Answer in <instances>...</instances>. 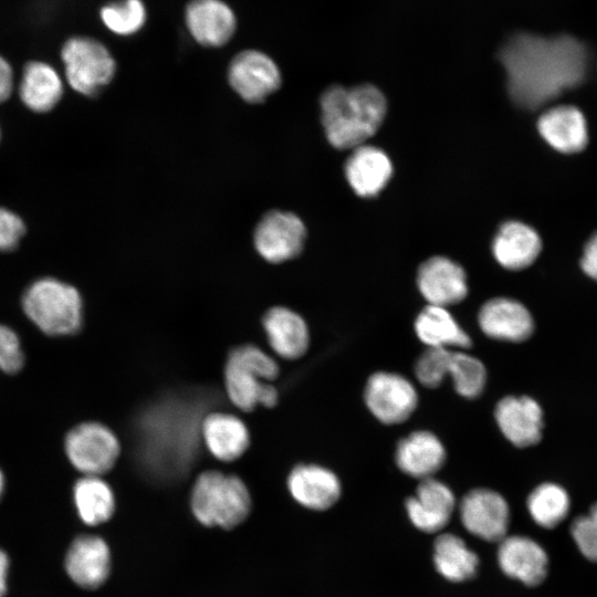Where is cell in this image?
I'll use <instances>...</instances> for the list:
<instances>
[{"label": "cell", "instance_id": "e575fe53", "mask_svg": "<svg viewBox=\"0 0 597 597\" xmlns=\"http://www.w3.org/2000/svg\"><path fill=\"white\" fill-rule=\"evenodd\" d=\"M23 360L18 335L8 326L0 324V369L14 374L22 368Z\"/></svg>", "mask_w": 597, "mask_h": 597}, {"label": "cell", "instance_id": "1f68e13d", "mask_svg": "<svg viewBox=\"0 0 597 597\" xmlns=\"http://www.w3.org/2000/svg\"><path fill=\"white\" fill-rule=\"evenodd\" d=\"M100 17L113 33L132 35L145 24L146 9L142 0H119L103 6Z\"/></svg>", "mask_w": 597, "mask_h": 597}, {"label": "cell", "instance_id": "7402d4cb", "mask_svg": "<svg viewBox=\"0 0 597 597\" xmlns=\"http://www.w3.org/2000/svg\"><path fill=\"white\" fill-rule=\"evenodd\" d=\"M537 129L548 145L564 154L578 153L588 142L586 119L572 105H559L544 112L537 121Z\"/></svg>", "mask_w": 597, "mask_h": 597}, {"label": "cell", "instance_id": "d6a6232c", "mask_svg": "<svg viewBox=\"0 0 597 597\" xmlns=\"http://www.w3.org/2000/svg\"><path fill=\"white\" fill-rule=\"evenodd\" d=\"M451 349L428 347L417 359L415 374L418 381L428 388L441 385L449 375Z\"/></svg>", "mask_w": 597, "mask_h": 597}, {"label": "cell", "instance_id": "9c48e42d", "mask_svg": "<svg viewBox=\"0 0 597 597\" xmlns=\"http://www.w3.org/2000/svg\"><path fill=\"white\" fill-rule=\"evenodd\" d=\"M306 237L303 221L289 211L272 210L259 221L253 243L265 261L277 264L297 256Z\"/></svg>", "mask_w": 597, "mask_h": 597}, {"label": "cell", "instance_id": "e0dca14e", "mask_svg": "<svg viewBox=\"0 0 597 597\" xmlns=\"http://www.w3.org/2000/svg\"><path fill=\"white\" fill-rule=\"evenodd\" d=\"M454 505L452 490L433 478L421 480L415 495L406 501L409 520L426 533L442 530L449 523Z\"/></svg>", "mask_w": 597, "mask_h": 597}, {"label": "cell", "instance_id": "ffe728a7", "mask_svg": "<svg viewBox=\"0 0 597 597\" xmlns=\"http://www.w3.org/2000/svg\"><path fill=\"white\" fill-rule=\"evenodd\" d=\"M201 434L211 455L222 462L240 459L251 444L247 425L235 415L224 411L208 413L201 423Z\"/></svg>", "mask_w": 597, "mask_h": 597}, {"label": "cell", "instance_id": "f546056e", "mask_svg": "<svg viewBox=\"0 0 597 597\" xmlns=\"http://www.w3.org/2000/svg\"><path fill=\"white\" fill-rule=\"evenodd\" d=\"M526 507L538 526L553 528L568 515L570 498L562 485L544 482L531 491L526 499Z\"/></svg>", "mask_w": 597, "mask_h": 597}, {"label": "cell", "instance_id": "8d00e7d4", "mask_svg": "<svg viewBox=\"0 0 597 597\" xmlns=\"http://www.w3.org/2000/svg\"><path fill=\"white\" fill-rule=\"evenodd\" d=\"M580 268L587 276L597 281V232L591 235L584 247Z\"/></svg>", "mask_w": 597, "mask_h": 597}, {"label": "cell", "instance_id": "4dcf8cb0", "mask_svg": "<svg viewBox=\"0 0 597 597\" xmlns=\"http://www.w3.org/2000/svg\"><path fill=\"white\" fill-rule=\"evenodd\" d=\"M449 376L455 391L468 399L479 397L486 384V369L483 363L464 352H451Z\"/></svg>", "mask_w": 597, "mask_h": 597}, {"label": "cell", "instance_id": "d4e9b609", "mask_svg": "<svg viewBox=\"0 0 597 597\" xmlns=\"http://www.w3.org/2000/svg\"><path fill=\"white\" fill-rule=\"evenodd\" d=\"M537 232L530 226L509 221L499 229L492 251L496 261L507 270H522L531 265L541 252Z\"/></svg>", "mask_w": 597, "mask_h": 597}, {"label": "cell", "instance_id": "7c38bea8", "mask_svg": "<svg viewBox=\"0 0 597 597\" xmlns=\"http://www.w3.org/2000/svg\"><path fill=\"white\" fill-rule=\"evenodd\" d=\"M496 425L502 434L515 447L526 448L542 439L543 410L528 396H506L494 409Z\"/></svg>", "mask_w": 597, "mask_h": 597}, {"label": "cell", "instance_id": "f35d334b", "mask_svg": "<svg viewBox=\"0 0 597 597\" xmlns=\"http://www.w3.org/2000/svg\"><path fill=\"white\" fill-rule=\"evenodd\" d=\"M9 561L4 552L0 549V597H2L7 589V573Z\"/></svg>", "mask_w": 597, "mask_h": 597}, {"label": "cell", "instance_id": "52a82bcc", "mask_svg": "<svg viewBox=\"0 0 597 597\" xmlns=\"http://www.w3.org/2000/svg\"><path fill=\"white\" fill-rule=\"evenodd\" d=\"M65 452L71 463L84 475L101 476L116 464L121 442L105 425L84 422L66 436Z\"/></svg>", "mask_w": 597, "mask_h": 597}, {"label": "cell", "instance_id": "8992f818", "mask_svg": "<svg viewBox=\"0 0 597 597\" xmlns=\"http://www.w3.org/2000/svg\"><path fill=\"white\" fill-rule=\"evenodd\" d=\"M61 59L67 83L86 96L98 94L116 71L109 50L98 40L86 35L69 38L62 46Z\"/></svg>", "mask_w": 597, "mask_h": 597}, {"label": "cell", "instance_id": "6da1fadb", "mask_svg": "<svg viewBox=\"0 0 597 597\" xmlns=\"http://www.w3.org/2000/svg\"><path fill=\"white\" fill-rule=\"evenodd\" d=\"M512 101L535 109L579 85L587 72L588 51L570 35L540 36L517 33L499 51Z\"/></svg>", "mask_w": 597, "mask_h": 597}, {"label": "cell", "instance_id": "836d02e7", "mask_svg": "<svg viewBox=\"0 0 597 597\" xmlns=\"http://www.w3.org/2000/svg\"><path fill=\"white\" fill-rule=\"evenodd\" d=\"M570 535L583 556L597 563V503L572 522Z\"/></svg>", "mask_w": 597, "mask_h": 597}, {"label": "cell", "instance_id": "3957f363", "mask_svg": "<svg viewBox=\"0 0 597 597\" xmlns=\"http://www.w3.org/2000/svg\"><path fill=\"white\" fill-rule=\"evenodd\" d=\"M280 376V366L273 357L252 344H242L229 350L223 381L230 402L244 412L259 406L274 408L280 394L274 380Z\"/></svg>", "mask_w": 597, "mask_h": 597}, {"label": "cell", "instance_id": "5bb4252c", "mask_svg": "<svg viewBox=\"0 0 597 597\" xmlns=\"http://www.w3.org/2000/svg\"><path fill=\"white\" fill-rule=\"evenodd\" d=\"M481 331L490 338L521 343L534 332V320L521 302L494 297L485 302L478 314Z\"/></svg>", "mask_w": 597, "mask_h": 597}, {"label": "cell", "instance_id": "603a6c76", "mask_svg": "<svg viewBox=\"0 0 597 597\" xmlns=\"http://www.w3.org/2000/svg\"><path fill=\"white\" fill-rule=\"evenodd\" d=\"M109 549L97 536L77 537L71 545L65 568L71 579L84 588H97L109 573Z\"/></svg>", "mask_w": 597, "mask_h": 597}, {"label": "cell", "instance_id": "d6986e66", "mask_svg": "<svg viewBox=\"0 0 597 597\" xmlns=\"http://www.w3.org/2000/svg\"><path fill=\"white\" fill-rule=\"evenodd\" d=\"M261 324L271 349L279 357L295 360L308 350V326L295 311L285 306H272L263 314Z\"/></svg>", "mask_w": 597, "mask_h": 597}, {"label": "cell", "instance_id": "277c9868", "mask_svg": "<svg viewBox=\"0 0 597 597\" xmlns=\"http://www.w3.org/2000/svg\"><path fill=\"white\" fill-rule=\"evenodd\" d=\"M190 504L201 524L232 528L248 516L251 496L239 476L207 470L195 481Z\"/></svg>", "mask_w": 597, "mask_h": 597}, {"label": "cell", "instance_id": "9a60e30c", "mask_svg": "<svg viewBox=\"0 0 597 597\" xmlns=\"http://www.w3.org/2000/svg\"><path fill=\"white\" fill-rule=\"evenodd\" d=\"M498 563L506 576L531 587L540 585L548 570L545 549L524 535L505 536L500 541Z\"/></svg>", "mask_w": 597, "mask_h": 597}, {"label": "cell", "instance_id": "83f0119b", "mask_svg": "<svg viewBox=\"0 0 597 597\" xmlns=\"http://www.w3.org/2000/svg\"><path fill=\"white\" fill-rule=\"evenodd\" d=\"M433 563L446 579L460 583L472 578L479 566V557L455 534L439 535L433 545Z\"/></svg>", "mask_w": 597, "mask_h": 597}, {"label": "cell", "instance_id": "30bf717a", "mask_svg": "<svg viewBox=\"0 0 597 597\" xmlns=\"http://www.w3.org/2000/svg\"><path fill=\"white\" fill-rule=\"evenodd\" d=\"M228 80L232 90L248 103H261L281 85L276 63L258 50H244L231 60Z\"/></svg>", "mask_w": 597, "mask_h": 597}, {"label": "cell", "instance_id": "4316f807", "mask_svg": "<svg viewBox=\"0 0 597 597\" xmlns=\"http://www.w3.org/2000/svg\"><path fill=\"white\" fill-rule=\"evenodd\" d=\"M415 332L427 347L468 348L472 341L447 307L428 304L415 321Z\"/></svg>", "mask_w": 597, "mask_h": 597}, {"label": "cell", "instance_id": "ab89813d", "mask_svg": "<svg viewBox=\"0 0 597 597\" xmlns=\"http://www.w3.org/2000/svg\"><path fill=\"white\" fill-rule=\"evenodd\" d=\"M3 483H4L3 475H2V472L0 471V496L3 491Z\"/></svg>", "mask_w": 597, "mask_h": 597}, {"label": "cell", "instance_id": "4fadbf2b", "mask_svg": "<svg viewBox=\"0 0 597 597\" xmlns=\"http://www.w3.org/2000/svg\"><path fill=\"white\" fill-rule=\"evenodd\" d=\"M417 285L428 304L436 306L458 304L468 294L464 270L444 256H432L419 266Z\"/></svg>", "mask_w": 597, "mask_h": 597}, {"label": "cell", "instance_id": "44dd1931", "mask_svg": "<svg viewBox=\"0 0 597 597\" xmlns=\"http://www.w3.org/2000/svg\"><path fill=\"white\" fill-rule=\"evenodd\" d=\"M446 449L440 439L430 431H413L398 442L395 453L397 467L417 479H428L438 472L446 461Z\"/></svg>", "mask_w": 597, "mask_h": 597}, {"label": "cell", "instance_id": "ba28073f", "mask_svg": "<svg viewBox=\"0 0 597 597\" xmlns=\"http://www.w3.org/2000/svg\"><path fill=\"white\" fill-rule=\"evenodd\" d=\"M364 400L373 416L385 425L406 421L416 410L418 394L402 375L377 371L369 376Z\"/></svg>", "mask_w": 597, "mask_h": 597}, {"label": "cell", "instance_id": "74e56055", "mask_svg": "<svg viewBox=\"0 0 597 597\" xmlns=\"http://www.w3.org/2000/svg\"><path fill=\"white\" fill-rule=\"evenodd\" d=\"M13 90V71L9 62L0 55V103L4 102Z\"/></svg>", "mask_w": 597, "mask_h": 597}, {"label": "cell", "instance_id": "cb8c5ba5", "mask_svg": "<svg viewBox=\"0 0 597 597\" xmlns=\"http://www.w3.org/2000/svg\"><path fill=\"white\" fill-rule=\"evenodd\" d=\"M391 172L388 156L369 145L356 147L345 165L347 181L360 197L376 196L387 185Z\"/></svg>", "mask_w": 597, "mask_h": 597}, {"label": "cell", "instance_id": "7a4b0ae2", "mask_svg": "<svg viewBox=\"0 0 597 597\" xmlns=\"http://www.w3.org/2000/svg\"><path fill=\"white\" fill-rule=\"evenodd\" d=\"M322 125L329 144L356 148L371 137L386 115V98L370 84L328 87L321 96Z\"/></svg>", "mask_w": 597, "mask_h": 597}, {"label": "cell", "instance_id": "ac0fdd59", "mask_svg": "<svg viewBox=\"0 0 597 597\" xmlns=\"http://www.w3.org/2000/svg\"><path fill=\"white\" fill-rule=\"evenodd\" d=\"M286 483L297 503L316 511L333 506L342 492L337 475L329 469L314 463L295 465L289 473Z\"/></svg>", "mask_w": 597, "mask_h": 597}, {"label": "cell", "instance_id": "2e32d148", "mask_svg": "<svg viewBox=\"0 0 597 597\" xmlns=\"http://www.w3.org/2000/svg\"><path fill=\"white\" fill-rule=\"evenodd\" d=\"M185 21L191 36L208 48L228 43L237 28L232 9L222 0H191L186 7Z\"/></svg>", "mask_w": 597, "mask_h": 597}, {"label": "cell", "instance_id": "5b68a950", "mask_svg": "<svg viewBox=\"0 0 597 597\" xmlns=\"http://www.w3.org/2000/svg\"><path fill=\"white\" fill-rule=\"evenodd\" d=\"M82 298L75 287L52 277L32 283L22 297L25 315L45 334L72 335L82 325Z\"/></svg>", "mask_w": 597, "mask_h": 597}, {"label": "cell", "instance_id": "8fae6325", "mask_svg": "<svg viewBox=\"0 0 597 597\" xmlns=\"http://www.w3.org/2000/svg\"><path fill=\"white\" fill-rule=\"evenodd\" d=\"M464 528L472 535L488 542H500L507 533L510 507L496 491L474 489L469 491L459 505Z\"/></svg>", "mask_w": 597, "mask_h": 597}, {"label": "cell", "instance_id": "484cf974", "mask_svg": "<svg viewBox=\"0 0 597 597\" xmlns=\"http://www.w3.org/2000/svg\"><path fill=\"white\" fill-rule=\"evenodd\" d=\"M19 94L31 111L49 112L61 100L63 83L53 66L45 62L31 61L23 67Z\"/></svg>", "mask_w": 597, "mask_h": 597}, {"label": "cell", "instance_id": "d590c367", "mask_svg": "<svg viewBox=\"0 0 597 597\" xmlns=\"http://www.w3.org/2000/svg\"><path fill=\"white\" fill-rule=\"evenodd\" d=\"M25 232L24 223L19 216L0 207V250H13Z\"/></svg>", "mask_w": 597, "mask_h": 597}, {"label": "cell", "instance_id": "f1b7e54d", "mask_svg": "<svg viewBox=\"0 0 597 597\" xmlns=\"http://www.w3.org/2000/svg\"><path fill=\"white\" fill-rule=\"evenodd\" d=\"M74 502L82 521L98 525L111 519L115 498L111 486L101 476L84 475L74 486Z\"/></svg>", "mask_w": 597, "mask_h": 597}]
</instances>
